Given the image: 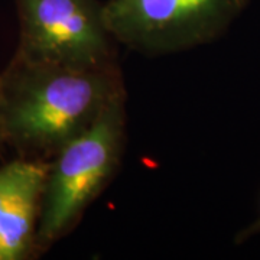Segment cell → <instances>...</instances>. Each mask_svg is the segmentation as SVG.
Wrapping results in <instances>:
<instances>
[{
  "label": "cell",
  "instance_id": "52a82bcc",
  "mask_svg": "<svg viewBox=\"0 0 260 260\" xmlns=\"http://www.w3.org/2000/svg\"><path fill=\"white\" fill-rule=\"evenodd\" d=\"M5 146V140H3V135H2V124H0V150Z\"/></svg>",
  "mask_w": 260,
  "mask_h": 260
},
{
  "label": "cell",
  "instance_id": "277c9868",
  "mask_svg": "<svg viewBox=\"0 0 260 260\" xmlns=\"http://www.w3.org/2000/svg\"><path fill=\"white\" fill-rule=\"evenodd\" d=\"M246 0H107L104 16L119 45L148 58L186 52L221 38Z\"/></svg>",
  "mask_w": 260,
  "mask_h": 260
},
{
  "label": "cell",
  "instance_id": "8992f818",
  "mask_svg": "<svg viewBox=\"0 0 260 260\" xmlns=\"http://www.w3.org/2000/svg\"><path fill=\"white\" fill-rule=\"evenodd\" d=\"M256 234H260V215L259 218L254 221V223H251L249 227H246L244 230L237 234V237H236V243H243L246 242L247 239H250L253 236H256Z\"/></svg>",
  "mask_w": 260,
  "mask_h": 260
},
{
  "label": "cell",
  "instance_id": "7a4b0ae2",
  "mask_svg": "<svg viewBox=\"0 0 260 260\" xmlns=\"http://www.w3.org/2000/svg\"><path fill=\"white\" fill-rule=\"evenodd\" d=\"M127 93L114 97L91 126L48 160L38 225V254L74 230L112 182L126 145Z\"/></svg>",
  "mask_w": 260,
  "mask_h": 260
},
{
  "label": "cell",
  "instance_id": "6da1fadb",
  "mask_svg": "<svg viewBox=\"0 0 260 260\" xmlns=\"http://www.w3.org/2000/svg\"><path fill=\"white\" fill-rule=\"evenodd\" d=\"M126 91L120 65L71 70L13 55L0 73L5 146L20 158L49 160Z\"/></svg>",
  "mask_w": 260,
  "mask_h": 260
},
{
  "label": "cell",
  "instance_id": "5b68a950",
  "mask_svg": "<svg viewBox=\"0 0 260 260\" xmlns=\"http://www.w3.org/2000/svg\"><path fill=\"white\" fill-rule=\"evenodd\" d=\"M48 160L20 158L0 167V260L38 254L37 237Z\"/></svg>",
  "mask_w": 260,
  "mask_h": 260
},
{
  "label": "cell",
  "instance_id": "3957f363",
  "mask_svg": "<svg viewBox=\"0 0 260 260\" xmlns=\"http://www.w3.org/2000/svg\"><path fill=\"white\" fill-rule=\"evenodd\" d=\"M16 8L18 58L71 70L119 65V42L100 0H16Z\"/></svg>",
  "mask_w": 260,
  "mask_h": 260
}]
</instances>
